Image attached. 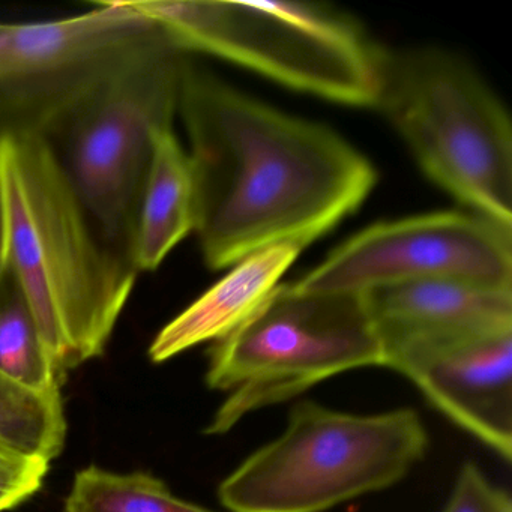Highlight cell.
Returning a JSON list of instances; mask_svg holds the SVG:
<instances>
[{
  "label": "cell",
  "instance_id": "obj_3",
  "mask_svg": "<svg viewBox=\"0 0 512 512\" xmlns=\"http://www.w3.org/2000/svg\"><path fill=\"white\" fill-rule=\"evenodd\" d=\"M134 10L203 52L332 103L374 109L383 58L352 16L311 2L143 0Z\"/></svg>",
  "mask_w": 512,
  "mask_h": 512
},
{
  "label": "cell",
  "instance_id": "obj_2",
  "mask_svg": "<svg viewBox=\"0 0 512 512\" xmlns=\"http://www.w3.org/2000/svg\"><path fill=\"white\" fill-rule=\"evenodd\" d=\"M10 271L56 370L103 355L133 292L136 268L98 232L52 140H0Z\"/></svg>",
  "mask_w": 512,
  "mask_h": 512
},
{
  "label": "cell",
  "instance_id": "obj_14",
  "mask_svg": "<svg viewBox=\"0 0 512 512\" xmlns=\"http://www.w3.org/2000/svg\"><path fill=\"white\" fill-rule=\"evenodd\" d=\"M0 374L31 391H61V374L10 268L0 283Z\"/></svg>",
  "mask_w": 512,
  "mask_h": 512
},
{
  "label": "cell",
  "instance_id": "obj_12",
  "mask_svg": "<svg viewBox=\"0 0 512 512\" xmlns=\"http://www.w3.org/2000/svg\"><path fill=\"white\" fill-rule=\"evenodd\" d=\"M301 251L298 245H274L236 263L226 277L161 329L149 347V358L160 364L229 335L280 284Z\"/></svg>",
  "mask_w": 512,
  "mask_h": 512
},
{
  "label": "cell",
  "instance_id": "obj_9",
  "mask_svg": "<svg viewBox=\"0 0 512 512\" xmlns=\"http://www.w3.org/2000/svg\"><path fill=\"white\" fill-rule=\"evenodd\" d=\"M428 278L512 287V226L472 211L383 221L338 245L295 286L364 293Z\"/></svg>",
  "mask_w": 512,
  "mask_h": 512
},
{
  "label": "cell",
  "instance_id": "obj_11",
  "mask_svg": "<svg viewBox=\"0 0 512 512\" xmlns=\"http://www.w3.org/2000/svg\"><path fill=\"white\" fill-rule=\"evenodd\" d=\"M364 298L389 370L419 350L512 328V287L428 278L376 287Z\"/></svg>",
  "mask_w": 512,
  "mask_h": 512
},
{
  "label": "cell",
  "instance_id": "obj_4",
  "mask_svg": "<svg viewBox=\"0 0 512 512\" xmlns=\"http://www.w3.org/2000/svg\"><path fill=\"white\" fill-rule=\"evenodd\" d=\"M427 451L410 407L359 415L296 401L283 433L230 472L218 497L229 512H326L394 487Z\"/></svg>",
  "mask_w": 512,
  "mask_h": 512
},
{
  "label": "cell",
  "instance_id": "obj_1",
  "mask_svg": "<svg viewBox=\"0 0 512 512\" xmlns=\"http://www.w3.org/2000/svg\"><path fill=\"white\" fill-rule=\"evenodd\" d=\"M206 265L232 268L280 244L304 250L352 215L377 182L340 134L185 65L179 89Z\"/></svg>",
  "mask_w": 512,
  "mask_h": 512
},
{
  "label": "cell",
  "instance_id": "obj_15",
  "mask_svg": "<svg viewBox=\"0 0 512 512\" xmlns=\"http://www.w3.org/2000/svg\"><path fill=\"white\" fill-rule=\"evenodd\" d=\"M65 512H215L175 496L146 472L118 473L89 466L74 476Z\"/></svg>",
  "mask_w": 512,
  "mask_h": 512
},
{
  "label": "cell",
  "instance_id": "obj_13",
  "mask_svg": "<svg viewBox=\"0 0 512 512\" xmlns=\"http://www.w3.org/2000/svg\"><path fill=\"white\" fill-rule=\"evenodd\" d=\"M196 176L172 125L152 133V152L131 242L136 271H154L196 229Z\"/></svg>",
  "mask_w": 512,
  "mask_h": 512
},
{
  "label": "cell",
  "instance_id": "obj_18",
  "mask_svg": "<svg viewBox=\"0 0 512 512\" xmlns=\"http://www.w3.org/2000/svg\"><path fill=\"white\" fill-rule=\"evenodd\" d=\"M442 512H512L508 491L494 485L472 461L461 466Z\"/></svg>",
  "mask_w": 512,
  "mask_h": 512
},
{
  "label": "cell",
  "instance_id": "obj_6",
  "mask_svg": "<svg viewBox=\"0 0 512 512\" xmlns=\"http://www.w3.org/2000/svg\"><path fill=\"white\" fill-rule=\"evenodd\" d=\"M370 367H383V350L364 293L278 284L247 320L209 349L206 385L224 392L226 400L205 433H229L257 410Z\"/></svg>",
  "mask_w": 512,
  "mask_h": 512
},
{
  "label": "cell",
  "instance_id": "obj_17",
  "mask_svg": "<svg viewBox=\"0 0 512 512\" xmlns=\"http://www.w3.org/2000/svg\"><path fill=\"white\" fill-rule=\"evenodd\" d=\"M52 461L0 436V512L11 511L43 487Z\"/></svg>",
  "mask_w": 512,
  "mask_h": 512
},
{
  "label": "cell",
  "instance_id": "obj_10",
  "mask_svg": "<svg viewBox=\"0 0 512 512\" xmlns=\"http://www.w3.org/2000/svg\"><path fill=\"white\" fill-rule=\"evenodd\" d=\"M391 370L505 463L512 458V328L419 350Z\"/></svg>",
  "mask_w": 512,
  "mask_h": 512
},
{
  "label": "cell",
  "instance_id": "obj_19",
  "mask_svg": "<svg viewBox=\"0 0 512 512\" xmlns=\"http://www.w3.org/2000/svg\"><path fill=\"white\" fill-rule=\"evenodd\" d=\"M10 268V247H8V223L5 212L4 194L0 187V283Z\"/></svg>",
  "mask_w": 512,
  "mask_h": 512
},
{
  "label": "cell",
  "instance_id": "obj_7",
  "mask_svg": "<svg viewBox=\"0 0 512 512\" xmlns=\"http://www.w3.org/2000/svg\"><path fill=\"white\" fill-rule=\"evenodd\" d=\"M175 47V38L130 2H100L49 22L0 23V140L61 136L106 83Z\"/></svg>",
  "mask_w": 512,
  "mask_h": 512
},
{
  "label": "cell",
  "instance_id": "obj_8",
  "mask_svg": "<svg viewBox=\"0 0 512 512\" xmlns=\"http://www.w3.org/2000/svg\"><path fill=\"white\" fill-rule=\"evenodd\" d=\"M187 53L175 47L128 68L95 92L61 134L62 164L77 196L98 232L128 259L152 133L172 125L178 112Z\"/></svg>",
  "mask_w": 512,
  "mask_h": 512
},
{
  "label": "cell",
  "instance_id": "obj_5",
  "mask_svg": "<svg viewBox=\"0 0 512 512\" xmlns=\"http://www.w3.org/2000/svg\"><path fill=\"white\" fill-rule=\"evenodd\" d=\"M431 182L512 226V127L502 101L442 49L385 52L376 107Z\"/></svg>",
  "mask_w": 512,
  "mask_h": 512
},
{
  "label": "cell",
  "instance_id": "obj_16",
  "mask_svg": "<svg viewBox=\"0 0 512 512\" xmlns=\"http://www.w3.org/2000/svg\"><path fill=\"white\" fill-rule=\"evenodd\" d=\"M0 436L23 451L55 460L67 439L61 391H31L0 374Z\"/></svg>",
  "mask_w": 512,
  "mask_h": 512
}]
</instances>
